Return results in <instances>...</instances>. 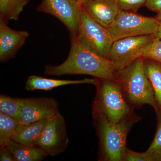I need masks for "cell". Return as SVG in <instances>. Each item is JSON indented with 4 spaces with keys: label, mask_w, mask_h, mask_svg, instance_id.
<instances>
[{
    "label": "cell",
    "mask_w": 161,
    "mask_h": 161,
    "mask_svg": "<svg viewBox=\"0 0 161 161\" xmlns=\"http://www.w3.org/2000/svg\"><path fill=\"white\" fill-rule=\"evenodd\" d=\"M92 115L99 142V160L124 161L128 133L139 117L133 112L113 123L101 114Z\"/></svg>",
    "instance_id": "2"
},
{
    "label": "cell",
    "mask_w": 161,
    "mask_h": 161,
    "mask_svg": "<svg viewBox=\"0 0 161 161\" xmlns=\"http://www.w3.org/2000/svg\"><path fill=\"white\" fill-rule=\"evenodd\" d=\"M30 0H0V19L17 21Z\"/></svg>",
    "instance_id": "17"
},
{
    "label": "cell",
    "mask_w": 161,
    "mask_h": 161,
    "mask_svg": "<svg viewBox=\"0 0 161 161\" xmlns=\"http://www.w3.org/2000/svg\"><path fill=\"white\" fill-rule=\"evenodd\" d=\"M81 7L90 17L107 28L121 10L115 0H89L81 3Z\"/></svg>",
    "instance_id": "12"
},
{
    "label": "cell",
    "mask_w": 161,
    "mask_h": 161,
    "mask_svg": "<svg viewBox=\"0 0 161 161\" xmlns=\"http://www.w3.org/2000/svg\"><path fill=\"white\" fill-rule=\"evenodd\" d=\"M142 58L155 60L161 63V40L157 37Z\"/></svg>",
    "instance_id": "21"
},
{
    "label": "cell",
    "mask_w": 161,
    "mask_h": 161,
    "mask_svg": "<svg viewBox=\"0 0 161 161\" xmlns=\"http://www.w3.org/2000/svg\"><path fill=\"white\" fill-rule=\"evenodd\" d=\"M96 80L95 79L84 78L81 80H61V79H51L31 75L27 78L25 89L32 91L35 90H42L49 91L64 86L80 84H91L95 85Z\"/></svg>",
    "instance_id": "13"
},
{
    "label": "cell",
    "mask_w": 161,
    "mask_h": 161,
    "mask_svg": "<svg viewBox=\"0 0 161 161\" xmlns=\"http://www.w3.org/2000/svg\"><path fill=\"white\" fill-rule=\"evenodd\" d=\"M69 142L66 123L59 112L47 119L38 147L43 149L47 155L55 156L66 150Z\"/></svg>",
    "instance_id": "9"
},
{
    "label": "cell",
    "mask_w": 161,
    "mask_h": 161,
    "mask_svg": "<svg viewBox=\"0 0 161 161\" xmlns=\"http://www.w3.org/2000/svg\"><path fill=\"white\" fill-rule=\"evenodd\" d=\"M155 18H156L158 20L159 23L160 24H161V9L159 10L158 12L157 13V15L156 16Z\"/></svg>",
    "instance_id": "26"
},
{
    "label": "cell",
    "mask_w": 161,
    "mask_h": 161,
    "mask_svg": "<svg viewBox=\"0 0 161 161\" xmlns=\"http://www.w3.org/2000/svg\"><path fill=\"white\" fill-rule=\"evenodd\" d=\"M145 6L151 11L158 12L161 9V0H147Z\"/></svg>",
    "instance_id": "25"
},
{
    "label": "cell",
    "mask_w": 161,
    "mask_h": 161,
    "mask_svg": "<svg viewBox=\"0 0 161 161\" xmlns=\"http://www.w3.org/2000/svg\"><path fill=\"white\" fill-rule=\"evenodd\" d=\"M157 126L155 136L146 151L151 161H161V111L156 112Z\"/></svg>",
    "instance_id": "20"
},
{
    "label": "cell",
    "mask_w": 161,
    "mask_h": 161,
    "mask_svg": "<svg viewBox=\"0 0 161 161\" xmlns=\"http://www.w3.org/2000/svg\"><path fill=\"white\" fill-rule=\"evenodd\" d=\"M59 104L51 98H23L19 124L47 120L59 112Z\"/></svg>",
    "instance_id": "10"
},
{
    "label": "cell",
    "mask_w": 161,
    "mask_h": 161,
    "mask_svg": "<svg viewBox=\"0 0 161 161\" xmlns=\"http://www.w3.org/2000/svg\"><path fill=\"white\" fill-rule=\"evenodd\" d=\"M0 161H15L14 158L12 153L6 146L1 147Z\"/></svg>",
    "instance_id": "24"
},
{
    "label": "cell",
    "mask_w": 161,
    "mask_h": 161,
    "mask_svg": "<svg viewBox=\"0 0 161 161\" xmlns=\"http://www.w3.org/2000/svg\"><path fill=\"white\" fill-rule=\"evenodd\" d=\"M76 38L84 45L107 59L114 42L108 29L92 19L82 8Z\"/></svg>",
    "instance_id": "7"
},
{
    "label": "cell",
    "mask_w": 161,
    "mask_h": 161,
    "mask_svg": "<svg viewBox=\"0 0 161 161\" xmlns=\"http://www.w3.org/2000/svg\"><path fill=\"white\" fill-rule=\"evenodd\" d=\"M144 66L147 78L152 85L158 111H161V63L151 59H144Z\"/></svg>",
    "instance_id": "16"
},
{
    "label": "cell",
    "mask_w": 161,
    "mask_h": 161,
    "mask_svg": "<svg viewBox=\"0 0 161 161\" xmlns=\"http://www.w3.org/2000/svg\"><path fill=\"white\" fill-rule=\"evenodd\" d=\"M154 35L122 38L114 41L108 59L117 71L121 70L143 55L156 38Z\"/></svg>",
    "instance_id": "6"
},
{
    "label": "cell",
    "mask_w": 161,
    "mask_h": 161,
    "mask_svg": "<svg viewBox=\"0 0 161 161\" xmlns=\"http://www.w3.org/2000/svg\"><path fill=\"white\" fill-rule=\"evenodd\" d=\"M47 122V120H44L24 125L19 124L11 140L25 146H38Z\"/></svg>",
    "instance_id": "14"
},
{
    "label": "cell",
    "mask_w": 161,
    "mask_h": 161,
    "mask_svg": "<svg viewBox=\"0 0 161 161\" xmlns=\"http://www.w3.org/2000/svg\"><path fill=\"white\" fill-rule=\"evenodd\" d=\"M95 80L96 94L92 114L103 115L111 122L116 123L134 112L127 103L117 79L95 78Z\"/></svg>",
    "instance_id": "4"
},
{
    "label": "cell",
    "mask_w": 161,
    "mask_h": 161,
    "mask_svg": "<svg viewBox=\"0 0 161 161\" xmlns=\"http://www.w3.org/2000/svg\"><path fill=\"white\" fill-rule=\"evenodd\" d=\"M22 101L23 98H11L1 95L0 112L19 120L22 111Z\"/></svg>",
    "instance_id": "19"
},
{
    "label": "cell",
    "mask_w": 161,
    "mask_h": 161,
    "mask_svg": "<svg viewBox=\"0 0 161 161\" xmlns=\"http://www.w3.org/2000/svg\"><path fill=\"white\" fill-rule=\"evenodd\" d=\"M156 37H158L160 40H161V24L160 25L159 27L158 31L157 33L155 35Z\"/></svg>",
    "instance_id": "27"
},
{
    "label": "cell",
    "mask_w": 161,
    "mask_h": 161,
    "mask_svg": "<svg viewBox=\"0 0 161 161\" xmlns=\"http://www.w3.org/2000/svg\"><path fill=\"white\" fill-rule=\"evenodd\" d=\"M116 79L120 83L127 103L132 109L148 104L156 112L158 111L152 85L144 69V58H137L117 71Z\"/></svg>",
    "instance_id": "3"
},
{
    "label": "cell",
    "mask_w": 161,
    "mask_h": 161,
    "mask_svg": "<svg viewBox=\"0 0 161 161\" xmlns=\"http://www.w3.org/2000/svg\"><path fill=\"white\" fill-rule=\"evenodd\" d=\"M0 19V61L6 62L14 58L25 44L29 34L26 31L11 29Z\"/></svg>",
    "instance_id": "11"
},
{
    "label": "cell",
    "mask_w": 161,
    "mask_h": 161,
    "mask_svg": "<svg viewBox=\"0 0 161 161\" xmlns=\"http://www.w3.org/2000/svg\"><path fill=\"white\" fill-rule=\"evenodd\" d=\"M19 125V119L0 112L1 147H6L9 144Z\"/></svg>",
    "instance_id": "18"
},
{
    "label": "cell",
    "mask_w": 161,
    "mask_h": 161,
    "mask_svg": "<svg viewBox=\"0 0 161 161\" xmlns=\"http://www.w3.org/2000/svg\"><path fill=\"white\" fill-rule=\"evenodd\" d=\"M81 9V3L77 0H42L36 10L57 18L66 26L70 36L76 38Z\"/></svg>",
    "instance_id": "8"
},
{
    "label": "cell",
    "mask_w": 161,
    "mask_h": 161,
    "mask_svg": "<svg viewBox=\"0 0 161 161\" xmlns=\"http://www.w3.org/2000/svg\"><path fill=\"white\" fill-rule=\"evenodd\" d=\"M70 48L68 56L58 65H47L44 74L50 76L85 75L95 78L116 79L117 71L107 58L84 45L70 36Z\"/></svg>",
    "instance_id": "1"
},
{
    "label": "cell",
    "mask_w": 161,
    "mask_h": 161,
    "mask_svg": "<svg viewBox=\"0 0 161 161\" xmlns=\"http://www.w3.org/2000/svg\"><path fill=\"white\" fill-rule=\"evenodd\" d=\"M160 25L155 17H148L137 13L121 10L107 29L115 41L130 37L156 35Z\"/></svg>",
    "instance_id": "5"
},
{
    "label": "cell",
    "mask_w": 161,
    "mask_h": 161,
    "mask_svg": "<svg viewBox=\"0 0 161 161\" xmlns=\"http://www.w3.org/2000/svg\"><path fill=\"white\" fill-rule=\"evenodd\" d=\"M6 147L12 153L15 161H40L48 156L40 147L25 146L12 140Z\"/></svg>",
    "instance_id": "15"
},
{
    "label": "cell",
    "mask_w": 161,
    "mask_h": 161,
    "mask_svg": "<svg viewBox=\"0 0 161 161\" xmlns=\"http://www.w3.org/2000/svg\"><path fill=\"white\" fill-rule=\"evenodd\" d=\"M121 10L137 13L141 7L145 6L147 0H115Z\"/></svg>",
    "instance_id": "22"
},
{
    "label": "cell",
    "mask_w": 161,
    "mask_h": 161,
    "mask_svg": "<svg viewBox=\"0 0 161 161\" xmlns=\"http://www.w3.org/2000/svg\"><path fill=\"white\" fill-rule=\"evenodd\" d=\"M77 1H79L80 3H82L87 2V1H89V0H77Z\"/></svg>",
    "instance_id": "28"
},
{
    "label": "cell",
    "mask_w": 161,
    "mask_h": 161,
    "mask_svg": "<svg viewBox=\"0 0 161 161\" xmlns=\"http://www.w3.org/2000/svg\"><path fill=\"white\" fill-rule=\"evenodd\" d=\"M124 161H151L147 152H136L127 148Z\"/></svg>",
    "instance_id": "23"
}]
</instances>
